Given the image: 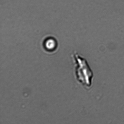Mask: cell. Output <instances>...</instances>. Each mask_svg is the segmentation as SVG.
<instances>
[{
  "label": "cell",
  "mask_w": 124,
  "mask_h": 124,
  "mask_svg": "<svg viewBox=\"0 0 124 124\" xmlns=\"http://www.w3.org/2000/svg\"><path fill=\"white\" fill-rule=\"evenodd\" d=\"M72 56L75 63V76L78 82L85 88H90L93 75L87 60L76 52Z\"/></svg>",
  "instance_id": "1"
},
{
  "label": "cell",
  "mask_w": 124,
  "mask_h": 124,
  "mask_svg": "<svg viewBox=\"0 0 124 124\" xmlns=\"http://www.w3.org/2000/svg\"><path fill=\"white\" fill-rule=\"evenodd\" d=\"M53 40H49L47 42V47L48 48H52L53 47V46L54 45V42Z\"/></svg>",
  "instance_id": "2"
}]
</instances>
